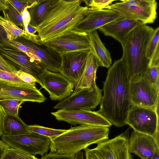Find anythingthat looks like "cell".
Wrapping results in <instances>:
<instances>
[{"label":"cell","instance_id":"cell-45","mask_svg":"<svg viewBox=\"0 0 159 159\" xmlns=\"http://www.w3.org/2000/svg\"><path fill=\"white\" fill-rule=\"evenodd\" d=\"M75 159H84L83 152L80 151L76 153Z\"/></svg>","mask_w":159,"mask_h":159},{"label":"cell","instance_id":"cell-15","mask_svg":"<svg viewBox=\"0 0 159 159\" xmlns=\"http://www.w3.org/2000/svg\"><path fill=\"white\" fill-rule=\"evenodd\" d=\"M102 90L96 85L92 90H84L71 94L55 105V109L93 110L100 103Z\"/></svg>","mask_w":159,"mask_h":159},{"label":"cell","instance_id":"cell-1","mask_svg":"<svg viewBox=\"0 0 159 159\" xmlns=\"http://www.w3.org/2000/svg\"><path fill=\"white\" fill-rule=\"evenodd\" d=\"M130 79L127 66L121 57L108 69L103 83V94L98 111L112 125L120 127L126 125L131 106Z\"/></svg>","mask_w":159,"mask_h":159},{"label":"cell","instance_id":"cell-19","mask_svg":"<svg viewBox=\"0 0 159 159\" xmlns=\"http://www.w3.org/2000/svg\"><path fill=\"white\" fill-rule=\"evenodd\" d=\"M13 40L31 50L40 59L47 70L60 72L61 65V55L45 45L43 42L41 44H38L28 40L22 36L18 37Z\"/></svg>","mask_w":159,"mask_h":159},{"label":"cell","instance_id":"cell-38","mask_svg":"<svg viewBox=\"0 0 159 159\" xmlns=\"http://www.w3.org/2000/svg\"><path fill=\"white\" fill-rule=\"evenodd\" d=\"M7 43L16 47L19 50L25 52L26 53H31L34 54L31 50L27 47L14 40L9 41Z\"/></svg>","mask_w":159,"mask_h":159},{"label":"cell","instance_id":"cell-42","mask_svg":"<svg viewBox=\"0 0 159 159\" xmlns=\"http://www.w3.org/2000/svg\"><path fill=\"white\" fill-rule=\"evenodd\" d=\"M6 114L2 108L0 106V136L2 135V129L3 121Z\"/></svg>","mask_w":159,"mask_h":159},{"label":"cell","instance_id":"cell-25","mask_svg":"<svg viewBox=\"0 0 159 159\" xmlns=\"http://www.w3.org/2000/svg\"><path fill=\"white\" fill-rule=\"evenodd\" d=\"M28 126L18 116L6 114L2 129V135H15L29 133L30 132Z\"/></svg>","mask_w":159,"mask_h":159},{"label":"cell","instance_id":"cell-34","mask_svg":"<svg viewBox=\"0 0 159 159\" xmlns=\"http://www.w3.org/2000/svg\"><path fill=\"white\" fill-rule=\"evenodd\" d=\"M114 0H85L84 1L88 7L98 9H104L110 5Z\"/></svg>","mask_w":159,"mask_h":159},{"label":"cell","instance_id":"cell-37","mask_svg":"<svg viewBox=\"0 0 159 159\" xmlns=\"http://www.w3.org/2000/svg\"><path fill=\"white\" fill-rule=\"evenodd\" d=\"M0 70L15 74L18 70L14 66L10 64L0 54Z\"/></svg>","mask_w":159,"mask_h":159},{"label":"cell","instance_id":"cell-31","mask_svg":"<svg viewBox=\"0 0 159 159\" xmlns=\"http://www.w3.org/2000/svg\"><path fill=\"white\" fill-rule=\"evenodd\" d=\"M7 2L8 7L3 11L7 14L10 20L14 24L18 26L22 27L23 30H24L22 14L19 12L7 1Z\"/></svg>","mask_w":159,"mask_h":159},{"label":"cell","instance_id":"cell-28","mask_svg":"<svg viewBox=\"0 0 159 159\" xmlns=\"http://www.w3.org/2000/svg\"><path fill=\"white\" fill-rule=\"evenodd\" d=\"M25 101L19 100H6L0 101V106L6 114L18 116V110Z\"/></svg>","mask_w":159,"mask_h":159},{"label":"cell","instance_id":"cell-17","mask_svg":"<svg viewBox=\"0 0 159 159\" xmlns=\"http://www.w3.org/2000/svg\"><path fill=\"white\" fill-rule=\"evenodd\" d=\"M90 50L72 52L61 55L60 72L75 83L83 73Z\"/></svg>","mask_w":159,"mask_h":159},{"label":"cell","instance_id":"cell-39","mask_svg":"<svg viewBox=\"0 0 159 159\" xmlns=\"http://www.w3.org/2000/svg\"><path fill=\"white\" fill-rule=\"evenodd\" d=\"M27 9V8H25L22 13L23 23L24 27V30L25 31L27 29L28 24L30 23V14Z\"/></svg>","mask_w":159,"mask_h":159},{"label":"cell","instance_id":"cell-23","mask_svg":"<svg viewBox=\"0 0 159 159\" xmlns=\"http://www.w3.org/2000/svg\"><path fill=\"white\" fill-rule=\"evenodd\" d=\"M2 12L3 17L0 15V24L5 30L9 41L22 36L33 42L37 43H41V40L38 35L26 32L14 24L10 20L7 14L4 11Z\"/></svg>","mask_w":159,"mask_h":159},{"label":"cell","instance_id":"cell-35","mask_svg":"<svg viewBox=\"0 0 159 159\" xmlns=\"http://www.w3.org/2000/svg\"><path fill=\"white\" fill-rule=\"evenodd\" d=\"M75 154H63L50 152L46 153L40 159H75Z\"/></svg>","mask_w":159,"mask_h":159},{"label":"cell","instance_id":"cell-32","mask_svg":"<svg viewBox=\"0 0 159 159\" xmlns=\"http://www.w3.org/2000/svg\"><path fill=\"white\" fill-rule=\"evenodd\" d=\"M159 27L154 29L152 35L147 48L146 56L148 61L152 58L157 47L159 46Z\"/></svg>","mask_w":159,"mask_h":159},{"label":"cell","instance_id":"cell-41","mask_svg":"<svg viewBox=\"0 0 159 159\" xmlns=\"http://www.w3.org/2000/svg\"><path fill=\"white\" fill-rule=\"evenodd\" d=\"M10 147L2 140L0 139V159H2L3 156Z\"/></svg>","mask_w":159,"mask_h":159},{"label":"cell","instance_id":"cell-27","mask_svg":"<svg viewBox=\"0 0 159 159\" xmlns=\"http://www.w3.org/2000/svg\"><path fill=\"white\" fill-rule=\"evenodd\" d=\"M159 58L149 61L145 77L154 85L159 84Z\"/></svg>","mask_w":159,"mask_h":159},{"label":"cell","instance_id":"cell-9","mask_svg":"<svg viewBox=\"0 0 159 159\" xmlns=\"http://www.w3.org/2000/svg\"><path fill=\"white\" fill-rule=\"evenodd\" d=\"M2 140L10 147L33 156H43L50 149V139L38 134L29 133L15 135H2Z\"/></svg>","mask_w":159,"mask_h":159},{"label":"cell","instance_id":"cell-18","mask_svg":"<svg viewBox=\"0 0 159 159\" xmlns=\"http://www.w3.org/2000/svg\"><path fill=\"white\" fill-rule=\"evenodd\" d=\"M159 138L134 130L129 139V151L141 159H151L159 151Z\"/></svg>","mask_w":159,"mask_h":159},{"label":"cell","instance_id":"cell-30","mask_svg":"<svg viewBox=\"0 0 159 159\" xmlns=\"http://www.w3.org/2000/svg\"><path fill=\"white\" fill-rule=\"evenodd\" d=\"M2 159H40L23 151L10 147L4 154Z\"/></svg>","mask_w":159,"mask_h":159},{"label":"cell","instance_id":"cell-22","mask_svg":"<svg viewBox=\"0 0 159 159\" xmlns=\"http://www.w3.org/2000/svg\"><path fill=\"white\" fill-rule=\"evenodd\" d=\"M88 34L90 51L96 59L99 66L109 68L112 64L111 54L102 42L97 30Z\"/></svg>","mask_w":159,"mask_h":159},{"label":"cell","instance_id":"cell-14","mask_svg":"<svg viewBox=\"0 0 159 159\" xmlns=\"http://www.w3.org/2000/svg\"><path fill=\"white\" fill-rule=\"evenodd\" d=\"M122 18L120 14L112 10L88 7L83 18L72 31L88 34Z\"/></svg>","mask_w":159,"mask_h":159},{"label":"cell","instance_id":"cell-44","mask_svg":"<svg viewBox=\"0 0 159 159\" xmlns=\"http://www.w3.org/2000/svg\"><path fill=\"white\" fill-rule=\"evenodd\" d=\"M7 7V0H0V11H4Z\"/></svg>","mask_w":159,"mask_h":159},{"label":"cell","instance_id":"cell-4","mask_svg":"<svg viewBox=\"0 0 159 159\" xmlns=\"http://www.w3.org/2000/svg\"><path fill=\"white\" fill-rule=\"evenodd\" d=\"M109 129L106 127L80 125L71 127L64 133L50 139V152L75 154L94 143L108 139Z\"/></svg>","mask_w":159,"mask_h":159},{"label":"cell","instance_id":"cell-3","mask_svg":"<svg viewBox=\"0 0 159 159\" xmlns=\"http://www.w3.org/2000/svg\"><path fill=\"white\" fill-rule=\"evenodd\" d=\"M154 29L142 24L128 35L122 46V57L126 63L130 81L145 77L148 60L146 56L148 43Z\"/></svg>","mask_w":159,"mask_h":159},{"label":"cell","instance_id":"cell-5","mask_svg":"<svg viewBox=\"0 0 159 159\" xmlns=\"http://www.w3.org/2000/svg\"><path fill=\"white\" fill-rule=\"evenodd\" d=\"M107 7L126 19L141 21L143 24H151L157 17V3L155 0H124Z\"/></svg>","mask_w":159,"mask_h":159},{"label":"cell","instance_id":"cell-40","mask_svg":"<svg viewBox=\"0 0 159 159\" xmlns=\"http://www.w3.org/2000/svg\"><path fill=\"white\" fill-rule=\"evenodd\" d=\"M9 41L5 30L0 24V44L7 43Z\"/></svg>","mask_w":159,"mask_h":159},{"label":"cell","instance_id":"cell-2","mask_svg":"<svg viewBox=\"0 0 159 159\" xmlns=\"http://www.w3.org/2000/svg\"><path fill=\"white\" fill-rule=\"evenodd\" d=\"M82 0H58L37 27L38 35L44 42L72 31L82 20L88 7Z\"/></svg>","mask_w":159,"mask_h":159},{"label":"cell","instance_id":"cell-8","mask_svg":"<svg viewBox=\"0 0 159 159\" xmlns=\"http://www.w3.org/2000/svg\"><path fill=\"white\" fill-rule=\"evenodd\" d=\"M126 125L134 131L159 138L158 110L131 105Z\"/></svg>","mask_w":159,"mask_h":159},{"label":"cell","instance_id":"cell-36","mask_svg":"<svg viewBox=\"0 0 159 159\" xmlns=\"http://www.w3.org/2000/svg\"><path fill=\"white\" fill-rule=\"evenodd\" d=\"M15 74L26 83L36 84V82H37L36 79L33 76L20 70L17 71Z\"/></svg>","mask_w":159,"mask_h":159},{"label":"cell","instance_id":"cell-26","mask_svg":"<svg viewBox=\"0 0 159 159\" xmlns=\"http://www.w3.org/2000/svg\"><path fill=\"white\" fill-rule=\"evenodd\" d=\"M28 127L30 132L47 137L50 139H55L67 131L66 129H52L36 125H29Z\"/></svg>","mask_w":159,"mask_h":159},{"label":"cell","instance_id":"cell-29","mask_svg":"<svg viewBox=\"0 0 159 159\" xmlns=\"http://www.w3.org/2000/svg\"><path fill=\"white\" fill-rule=\"evenodd\" d=\"M0 80L24 86L36 88V84L26 83L23 81L15 74L3 70H0Z\"/></svg>","mask_w":159,"mask_h":159},{"label":"cell","instance_id":"cell-16","mask_svg":"<svg viewBox=\"0 0 159 159\" xmlns=\"http://www.w3.org/2000/svg\"><path fill=\"white\" fill-rule=\"evenodd\" d=\"M46 99L36 88L27 87L0 80V101L19 100L40 103L44 102Z\"/></svg>","mask_w":159,"mask_h":159},{"label":"cell","instance_id":"cell-13","mask_svg":"<svg viewBox=\"0 0 159 159\" xmlns=\"http://www.w3.org/2000/svg\"><path fill=\"white\" fill-rule=\"evenodd\" d=\"M41 88L49 95L50 99L60 101L70 96L73 91L75 83L66 78L60 72L46 70L42 76Z\"/></svg>","mask_w":159,"mask_h":159},{"label":"cell","instance_id":"cell-6","mask_svg":"<svg viewBox=\"0 0 159 159\" xmlns=\"http://www.w3.org/2000/svg\"><path fill=\"white\" fill-rule=\"evenodd\" d=\"M128 130L111 139L98 143L93 149H84L86 159H133L129 147Z\"/></svg>","mask_w":159,"mask_h":159},{"label":"cell","instance_id":"cell-21","mask_svg":"<svg viewBox=\"0 0 159 159\" xmlns=\"http://www.w3.org/2000/svg\"><path fill=\"white\" fill-rule=\"evenodd\" d=\"M99 65L90 50L87 59L83 73L75 83L74 90L72 93L84 90H92L96 85V73Z\"/></svg>","mask_w":159,"mask_h":159},{"label":"cell","instance_id":"cell-20","mask_svg":"<svg viewBox=\"0 0 159 159\" xmlns=\"http://www.w3.org/2000/svg\"><path fill=\"white\" fill-rule=\"evenodd\" d=\"M143 24L140 21L122 18L107 24L98 29L105 36L111 37L117 40L122 46L130 33Z\"/></svg>","mask_w":159,"mask_h":159},{"label":"cell","instance_id":"cell-12","mask_svg":"<svg viewBox=\"0 0 159 159\" xmlns=\"http://www.w3.org/2000/svg\"><path fill=\"white\" fill-rule=\"evenodd\" d=\"M43 43L60 55L70 52L91 49L88 34L72 31Z\"/></svg>","mask_w":159,"mask_h":159},{"label":"cell","instance_id":"cell-43","mask_svg":"<svg viewBox=\"0 0 159 159\" xmlns=\"http://www.w3.org/2000/svg\"><path fill=\"white\" fill-rule=\"evenodd\" d=\"M25 31L31 34H35L37 32V27L32 25L30 23L28 24Z\"/></svg>","mask_w":159,"mask_h":159},{"label":"cell","instance_id":"cell-7","mask_svg":"<svg viewBox=\"0 0 159 159\" xmlns=\"http://www.w3.org/2000/svg\"><path fill=\"white\" fill-rule=\"evenodd\" d=\"M0 54L18 70H22L34 77L41 86V77L47 70L39 57H32L8 43L0 44Z\"/></svg>","mask_w":159,"mask_h":159},{"label":"cell","instance_id":"cell-33","mask_svg":"<svg viewBox=\"0 0 159 159\" xmlns=\"http://www.w3.org/2000/svg\"><path fill=\"white\" fill-rule=\"evenodd\" d=\"M7 1L22 14L25 8H30L37 3L38 0H7Z\"/></svg>","mask_w":159,"mask_h":159},{"label":"cell","instance_id":"cell-11","mask_svg":"<svg viewBox=\"0 0 159 159\" xmlns=\"http://www.w3.org/2000/svg\"><path fill=\"white\" fill-rule=\"evenodd\" d=\"M58 121L72 125H87L110 127L111 124L98 111L80 109H61L51 112Z\"/></svg>","mask_w":159,"mask_h":159},{"label":"cell","instance_id":"cell-46","mask_svg":"<svg viewBox=\"0 0 159 159\" xmlns=\"http://www.w3.org/2000/svg\"><path fill=\"white\" fill-rule=\"evenodd\" d=\"M151 159H159V151L157 152Z\"/></svg>","mask_w":159,"mask_h":159},{"label":"cell","instance_id":"cell-24","mask_svg":"<svg viewBox=\"0 0 159 159\" xmlns=\"http://www.w3.org/2000/svg\"><path fill=\"white\" fill-rule=\"evenodd\" d=\"M58 0H38L28 9L30 16V24L37 27L44 20Z\"/></svg>","mask_w":159,"mask_h":159},{"label":"cell","instance_id":"cell-10","mask_svg":"<svg viewBox=\"0 0 159 159\" xmlns=\"http://www.w3.org/2000/svg\"><path fill=\"white\" fill-rule=\"evenodd\" d=\"M159 84L154 85L145 77L130 81L131 105L158 110Z\"/></svg>","mask_w":159,"mask_h":159}]
</instances>
